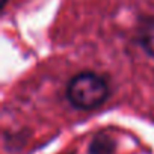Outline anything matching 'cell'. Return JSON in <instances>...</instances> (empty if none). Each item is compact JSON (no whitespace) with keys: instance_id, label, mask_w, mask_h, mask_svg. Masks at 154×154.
I'll list each match as a JSON object with an SVG mask.
<instances>
[{"instance_id":"2","label":"cell","mask_w":154,"mask_h":154,"mask_svg":"<svg viewBox=\"0 0 154 154\" xmlns=\"http://www.w3.org/2000/svg\"><path fill=\"white\" fill-rule=\"evenodd\" d=\"M136 39L140 48L149 57H154V15H148L139 20Z\"/></svg>"},{"instance_id":"3","label":"cell","mask_w":154,"mask_h":154,"mask_svg":"<svg viewBox=\"0 0 154 154\" xmlns=\"http://www.w3.org/2000/svg\"><path fill=\"white\" fill-rule=\"evenodd\" d=\"M116 149V140L104 131L97 133L88 146V154H113Z\"/></svg>"},{"instance_id":"4","label":"cell","mask_w":154,"mask_h":154,"mask_svg":"<svg viewBox=\"0 0 154 154\" xmlns=\"http://www.w3.org/2000/svg\"><path fill=\"white\" fill-rule=\"evenodd\" d=\"M8 2H9V0H2V11L6 8V5H8Z\"/></svg>"},{"instance_id":"1","label":"cell","mask_w":154,"mask_h":154,"mask_svg":"<svg viewBox=\"0 0 154 154\" xmlns=\"http://www.w3.org/2000/svg\"><path fill=\"white\" fill-rule=\"evenodd\" d=\"M110 95V86L104 75L94 71H80L66 85V98L79 110H92L103 106Z\"/></svg>"}]
</instances>
